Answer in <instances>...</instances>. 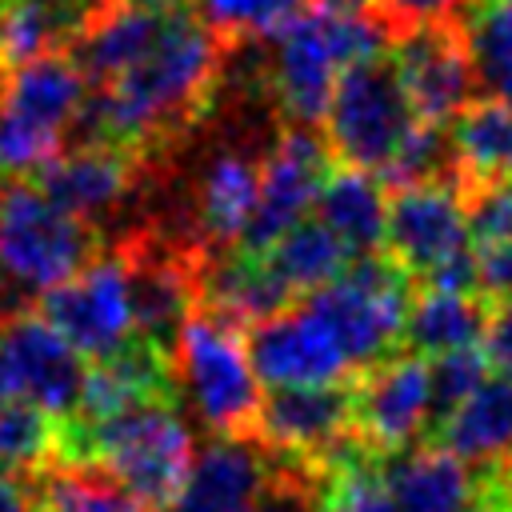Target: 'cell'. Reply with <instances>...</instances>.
Returning <instances> with one entry per match:
<instances>
[{
    "label": "cell",
    "instance_id": "cell-38",
    "mask_svg": "<svg viewBox=\"0 0 512 512\" xmlns=\"http://www.w3.org/2000/svg\"><path fill=\"white\" fill-rule=\"evenodd\" d=\"M316 4H328V8H344V12H372L376 0H316Z\"/></svg>",
    "mask_w": 512,
    "mask_h": 512
},
{
    "label": "cell",
    "instance_id": "cell-6",
    "mask_svg": "<svg viewBox=\"0 0 512 512\" xmlns=\"http://www.w3.org/2000/svg\"><path fill=\"white\" fill-rule=\"evenodd\" d=\"M416 124L420 116L384 48L340 72L328 112H324V140L336 164H352V168L380 176L388 160L404 148Z\"/></svg>",
    "mask_w": 512,
    "mask_h": 512
},
{
    "label": "cell",
    "instance_id": "cell-26",
    "mask_svg": "<svg viewBox=\"0 0 512 512\" xmlns=\"http://www.w3.org/2000/svg\"><path fill=\"white\" fill-rule=\"evenodd\" d=\"M476 84L512 104V0H464L456 12Z\"/></svg>",
    "mask_w": 512,
    "mask_h": 512
},
{
    "label": "cell",
    "instance_id": "cell-34",
    "mask_svg": "<svg viewBox=\"0 0 512 512\" xmlns=\"http://www.w3.org/2000/svg\"><path fill=\"white\" fill-rule=\"evenodd\" d=\"M464 0H376V16L388 24V32L396 36L400 28H416L428 20H448L460 12Z\"/></svg>",
    "mask_w": 512,
    "mask_h": 512
},
{
    "label": "cell",
    "instance_id": "cell-12",
    "mask_svg": "<svg viewBox=\"0 0 512 512\" xmlns=\"http://www.w3.org/2000/svg\"><path fill=\"white\" fill-rule=\"evenodd\" d=\"M332 168L336 156L316 128H300V124L280 128V136L260 156V200L236 248L264 252L280 232L304 220L308 208H316V196Z\"/></svg>",
    "mask_w": 512,
    "mask_h": 512
},
{
    "label": "cell",
    "instance_id": "cell-7",
    "mask_svg": "<svg viewBox=\"0 0 512 512\" xmlns=\"http://www.w3.org/2000/svg\"><path fill=\"white\" fill-rule=\"evenodd\" d=\"M172 368L180 396L192 400L212 436H252L260 412V376L240 328L208 312H192L176 336Z\"/></svg>",
    "mask_w": 512,
    "mask_h": 512
},
{
    "label": "cell",
    "instance_id": "cell-9",
    "mask_svg": "<svg viewBox=\"0 0 512 512\" xmlns=\"http://www.w3.org/2000/svg\"><path fill=\"white\" fill-rule=\"evenodd\" d=\"M36 312L92 364L128 348L136 340V316L124 252L112 244L100 256H92L68 280L40 292Z\"/></svg>",
    "mask_w": 512,
    "mask_h": 512
},
{
    "label": "cell",
    "instance_id": "cell-36",
    "mask_svg": "<svg viewBox=\"0 0 512 512\" xmlns=\"http://www.w3.org/2000/svg\"><path fill=\"white\" fill-rule=\"evenodd\" d=\"M28 4H40V8H52L56 16H64L76 32L104 8V4H112V0H28Z\"/></svg>",
    "mask_w": 512,
    "mask_h": 512
},
{
    "label": "cell",
    "instance_id": "cell-11",
    "mask_svg": "<svg viewBox=\"0 0 512 512\" xmlns=\"http://www.w3.org/2000/svg\"><path fill=\"white\" fill-rule=\"evenodd\" d=\"M352 432L368 452H396L432 428V376L416 352H392L352 376Z\"/></svg>",
    "mask_w": 512,
    "mask_h": 512
},
{
    "label": "cell",
    "instance_id": "cell-42",
    "mask_svg": "<svg viewBox=\"0 0 512 512\" xmlns=\"http://www.w3.org/2000/svg\"><path fill=\"white\" fill-rule=\"evenodd\" d=\"M164 4H176V0H164Z\"/></svg>",
    "mask_w": 512,
    "mask_h": 512
},
{
    "label": "cell",
    "instance_id": "cell-17",
    "mask_svg": "<svg viewBox=\"0 0 512 512\" xmlns=\"http://www.w3.org/2000/svg\"><path fill=\"white\" fill-rule=\"evenodd\" d=\"M196 312H208L240 332L292 304V288L272 272L260 252H204L196 264Z\"/></svg>",
    "mask_w": 512,
    "mask_h": 512
},
{
    "label": "cell",
    "instance_id": "cell-30",
    "mask_svg": "<svg viewBox=\"0 0 512 512\" xmlns=\"http://www.w3.org/2000/svg\"><path fill=\"white\" fill-rule=\"evenodd\" d=\"M428 376H432V424H436L440 416H448V412L488 376L484 348H480V344H468V348L440 352V356H432ZM428 432H432V428H428Z\"/></svg>",
    "mask_w": 512,
    "mask_h": 512
},
{
    "label": "cell",
    "instance_id": "cell-22",
    "mask_svg": "<svg viewBox=\"0 0 512 512\" xmlns=\"http://www.w3.org/2000/svg\"><path fill=\"white\" fill-rule=\"evenodd\" d=\"M488 304H492L488 292L416 288L412 304H408V316H404L400 348L416 352V356H440V352H452V348L480 344Z\"/></svg>",
    "mask_w": 512,
    "mask_h": 512
},
{
    "label": "cell",
    "instance_id": "cell-23",
    "mask_svg": "<svg viewBox=\"0 0 512 512\" xmlns=\"http://www.w3.org/2000/svg\"><path fill=\"white\" fill-rule=\"evenodd\" d=\"M320 220L352 248V256L384 252V216H388V188L352 164H336L316 196Z\"/></svg>",
    "mask_w": 512,
    "mask_h": 512
},
{
    "label": "cell",
    "instance_id": "cell-25",
    "mask_svg": "<svg viewBox=\"0 0 512 512\" xmlns=\"http://www.w3.org/2000/svg\"><path fill=\"white\" fill-rule=\"evenodd\" d=\"M268 264H272V272L292 288V296L296 292H312V288H320V284H328V280H336L356 256H352V248L316 216V220H296L288 232H280L264 252H260Z\"/></svg>",
    "mask_w": 512,
    "mask_h": 512
},
{
    "label": "cell",
    "instance_id": "cell-14",
    "mask_svg": "<svg viewBox=\"0 0 512 512\" xmlns=\"http://www.w3.org/2000/svg\"><path fill=\"white\" fill-rule=\"evenodd\" d=\"M468 248L472 240L456 180L388 188L384 252L412 276V284H424L440 264H448Z\"/></svg>",
    "mask_w": 512,
    "mask_h": 512
},
{
    "label": "cell",
    "instance_id": "cell-13",
    "mask_svg": "<svg viewBox=\"0 0 512 512\" xmlns=\"http://www.w3.org/2000/svg\"><path fill=\"white\" fill-rule=\"evenodd\" d=\"M396 76L424 124H452L476 96V72L456 16L400 28L388 44Z\"/></svg>",
    "mask_w": 512,
    "mask_h": 512
},
{
    "label": "cell",
    "instance_id": "cell-15",
    "mask_svg": "<svg viewBox=\"0 0 512 512\" xmlns=\"http://www.w3.org/2000/svg\"><path fill=\"white\" fill-rule=\"evenodd\" d=\"M256 376L268 388H308V384H348L356 376L332 328L300 300L244 332Z\"/></svg>",
    "mask_w": 512,
    "mask_h": 512
},
{
    "label": "cell",
    "instance_id": "cell-41",
    "mask_svg": "<svg viewBox=\"0 0 512 512\" xmlns=\"http://www.w3.org/2000/svg\"><path fill=\"white\" fill-rule=\"evenodd\" d=\"M500 512H512V504H508V508H500Z\"/></svg>",
    "mask_w": 512,
    "mask_h": 512
},
{
    "label": "cell",
    "instance_id": "cell-31",
    "mask_svg": "<svg viewBox=\"0 0 512 512\" xmlns=\"http://www.w3.org/2000/svg\"><path fill=\"white\" fill-rule=\"evenodd\" d=\"M472 248H492L512 236V180H488L460 192Z\"/></svg>",
    "mask_w": 512,
    "mask_h": 512
},
{
    "label": "cell",
    "instance_id": "cell-37",
    "mask_svg": "<svg viewBox=\"0 0 512 512\" xmlns=\"http://www.w3.org/2000/svg\"><path fill=\"white\" fill-rule=\"evenodd\" d=\"M0 512H36L32 480H0Z\"/></svg>",
    "mask_w": 512,
    "mask_h": 512
},
{
    "label": "cell",
    "instance_id": "cell-39",
    "mask_svg": "<svg viewBox=\"0 0 512 512\" xmlns=\"http://www.w3.org/2000/svg\"><path fill=\"white\" fill-rule=\"evenodd\" d=\"M504 484H508V504H512V460H504Z\"/></svg>",
    "mask_w": 512,
    "mask_h": 512
},
{
    "label": "cell",
    "instance_id": "cell-35",
    "mask_svg": "<svg viewBox=\"0 0 512 512\" xmlns=\"http://www.w3.org/2000/svg\"><path fill=\"white\" fill-rule=\"evenodd\" d=\"M476 256H480V292L488 296L512 292V236L492 248H480Z\"/></svg>",
    "mask_w": 512,
    "mask_h": 512
},
{
    "label": "cell",
    "instance_id": "cell-32",
    "mask_svg": "<svg viewBox=\"0 0 512 512\" xmlns=\"http://www.w3.org/2000/svg\"><path fill=\"white\" fill-rule=\"evenodd\" d=\"M272 460V456H268ZM316 476L292 468V464H280L272 460V472H268V484L264 492L256 496L252 512H316Z\"/></svg>",
    "mask_w": 512,
    "mask_h": 512
},
{
    "label": "cell",
    "instance_id": "cell-21",
    "mask_svg": "<svg viewBox=\"0 0 512 512\" xmlns=\"http://www.w3.org/2000/svg\"><path fill=\"white\" fill-rule=\"evenodd\" d=\"M432 436L468 468L512 460V376H484L448 416L432 424L428 440Z\"/></svg>",
    "mask_w": 512,
    "mask_h": 512
},
{
    "label": "cell",
    "instance_id": "cell-18",
    "mask_svg": "<svg viewBox=\"0 0 512 512\" xmlns=\"http://www.w3.org/2000/svg\"><path fill=\"white\" fill-rule=\"evenodd\" d=\"M272 472L268 452L252 436H212L184 480L160 512H252Z\"/></svg>",
    "mask_w": 512,
    "mask_h": 512
},
{
    "label": "cell",
    "instance_id": "cell-24",
    "mask_svg": "<svg viewBox=\"0 0 512 512\" xmlns=\"http://www.w3.org/2000/svg\"><path fill=\"white\" fill-rule=\"evenodd\" d=\"M448 136L460 192L488 180H512V104L496 96L472 100L448 124Z\"/></svg>",
    "mask_w": 512,
    "mask_h": 512
},
{
    "label": "cell",
    "instance_id": "cell-2",
    "mask_svg": "<svg viewBox=\"0 0 512 512\" xmlns=\"http://www.w3.org/2000/svg\"><path fill=\"white\" fill-rule=\"evenodd\" d=\"M192 428L180 396H144L96 420H56L52 464H92L124 484L148 512L172 504L192 472Z\"/></svg>",
    "mask_w": 512,
    "mask_h": 512
},
{
    "label": "cell",
    "instance_id": "cell-20",
    "mask_svg": "<svg viewBox=\"0 0 512 512\" xmlns=\"http://www.w3.org/2000/svg\"><path fill=\"white\" fill-rule=\"evenodd\" d=\"M168 8L172 4H164V0H112V4H104L64 48L76 60V68L84 72L88 88L108 84L128 64H136L148 52V44L160 36Z\"/></svg>",
    "mask_w": 512,
    "mask_h": 512
},
{
    "label": "cell",
    "instance_id": "cell-3",
    "mask_svg": "<svg viewBox=\"0 0 512 512\" xmlns=\"http://www.w3.org/2000/svg\"><path fill=\"white\" fill-rule=\"evenodd\" d=\"M272 52L264 60V84L288 124H324L340 72L392 44L388 24L376 12H344L308 4L268 32Z\"/></svg>",
    "mask_w": 512,
    "mask_h": 512
},
{
    "label": "cell",
    "instance_id": "cell-28",
    "mask_svg": "<svg viewBox=\"0 0 512 512\" xmlns=\"http://www.w3.org/2000/svg\"><path fill=\"white\" fill-rule=\"evenodd\" d=\"M56 420L32 404H0V480H32L52 464Z\"/></svg>",
    "mask_w": 512,
    "mask_h": 512
},
{
    "label": "cell",
    "instance_id": "cell-10",
    "mask_svg": "<svg viewBox=\"0 0 512 512\" xmlns=\"http://www.w3.org/2000/svg\"><path fill=\"white\" fill-rule=\"evenodd\" d=\"M84 356L32 308L0 316V404L68 420L84 392Z\"/></svg>",
    "mask_w": 512,
    "mask_h": 512
},
{
    "label": "cell",
    "instance_id": "cell-16",
    "mask_svg": "<svg viewBox=\"0 0 512 512\" xmlns=\"http://www.w3.org/2000/svg\"><path fill=\"white\" fill-rule=\"evenodd\" d=\"M148 160L112 148V144H76V148H60L48 164H40L36 188L56 200L64 212L80 216V220H100L104 212H112L144 176Z\"/></svg>",
    "mask_w": 512,
    "mask_h": 512
},
{
    "label": "cell",
    "instance_id": "cell-5",
    "mask_svg": "<svg viewBox=\"0 0 512 512\" xmlns=\"http://www.w3.org/2000/svg\"><path fill=\"white\" fill-rule=\"evenodd\" d=\"M88 96L76 60L56 48L0 72V180H16L48 164Z\"/></svg>",
    "mask_w": 512,
    "mask_h": 512
},
{
    "label": "cell",
    "instance_id": "cell-19",
    "mask_svg": "<svg viewBox=\"0 0 512 512\" xmlns=\"http://www.w3.org/2000/svg\"><path fill=\"white\" fill-rule=\"evenodd\" d=\"M260 200V160L236 148H220L192 184V240L204 252L236 248L252 224Z\"/></svg>",
    "mask_w": 512,
    "mask_h": 512
},
{
    "label": "cell",
    "instance_id": "cell-27",
    "mask_svg": "<svg viewBox=\"0 0 512 512\" xmlns=\"http://www.w3.org/2000/svg\"><path fill=\"white\" fill-rule=\"evenodd\" d=\"M36 512H148L124 484L92 464H48L32 476Z\"/></svg>",
    "mask_w": 512,
    "mask_h": 512
},
{
    "label": "cell",
    "instance_id": "cell-29",
    "mask_svg": "<svg viewBox=\"0 0 512 512\" xmlns=\"http://www.w3.org/2000/svg\"><path fill=\"white\" fill-rule=\"evenodd\" d=\"M300 8H304V0H200L196 12L224 44L236 48L256 36H268Z\"/></svg>",
    "mask_w": 512,
    "mask_h": 512
},
{
    "label": "cell",
    "instance_id": "cell-8",
    "mask_svg": "<svg viewBox=\"0 0 512 512\" xmlns=\"http://www.w3.org/2000/svg\"><path fill=\"white\" fill-rule=\"evenodd\" d=\"M348 384L272 388L268 396H260L252 440L272 460L292 464L320 480L344 456L364 448L352 432V388Z\"/></svg>",
    "mask_w": 512,
    "mask_h": 512
},
{
    "label": "cell",
    "instance_id": "cell-1",
    "mask_svg": "<svg viewBox=\"0 0 512 512\" xmlns=\"http://www.w3.org/2000/svg\"><path fill=\"white\" fill-rule=\"evenodd\" d=\"M232 44H224L192 0H176L148 52L116 80L88 88L72 124L76 144H112L152 164L188 128H196L216 96Z\"/></svg>",
    "mask_w": 512,
    "mask_h": 512
},
{
    "label": "cell",
    "instance_id": "cell-4",
    "mask_svg": "<svg viewBox=\"0 0 512 512\" xmlns=\"http://www.w3.org/2000/svg\"><path fill=\"white\" fill-rule=\"evenodd\" d=\"M100 232L48 200L36 180H0V316L32 308L40 292L100 256Z\"/></svg>",
    "mask_w": 512,
    "mask_h": 512
},
{
    "label": "cell",
    "instance_id": "cell-33",
    "mask_svg": "<svg viewBox=\"0 0 512 512\" xmlns=\"http://www.w3.org/2000/svg\"><path fill=\"white\" fill-rule=\"evenodd\" d=\"M480 348H484V360H488L500 376H512V292L492 296Z\"/></svg>",
    "mask_w": 512,
    "mask_h": 512
},
{
    "label": "cell",
    "instance_id": "cell-40",
    "mask_svg": "<svg viewBox=\"0 0 512 512\" xmlns=\"http://www.w3.org/2000/svg\"><path fill=\"white\" fill-rule=\"evenodd\" d=\"M8 4H12V0H0V8H8Z\"/></svg>",
    "mask_w": 512,
    "mask_h": 512
}]
</instances>
